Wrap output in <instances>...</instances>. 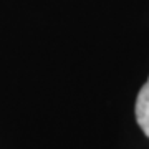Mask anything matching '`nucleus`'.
<instances>
[{"label": "nucleus", "mask_w": 149, "mask_h": 149, "mask_svg": "<svg viewBox=\"0 0 149 149\" xmlns=\"http://www.w3.org/2000/svg\"><path fill=\"white\" fill-rule=\"evenodd\" d=\"M136 119H138L139 128L149 138V78L141 88L138 100H136Z\"/></svg>", "instance_id": "obj_1"}]
</instances>
